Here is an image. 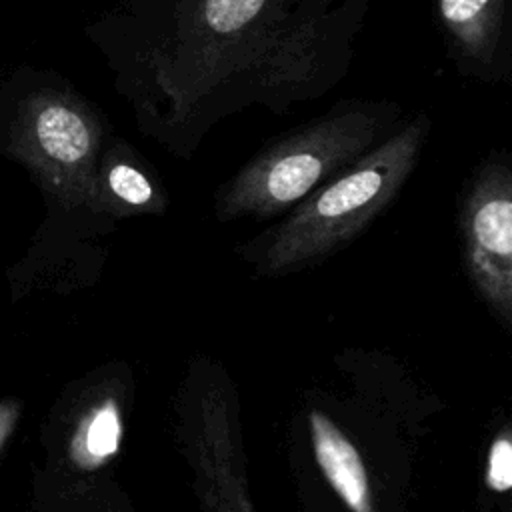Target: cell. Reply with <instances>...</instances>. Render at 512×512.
I'll return each mask as SVG.
<instances>
[{"label":"cell","mask_w":512,"mask_h":512,"mask_svg":"<svg viewBox=\"0 0 512 512\" xmlns=\"http://www.w3.org/2000/svg\"><path fill=\"white\" fill-rule=\"evenodd\" d=\"M372 0H120L100 34L136 132L190 160L228 116L324 98L354 66Z\"/></svg>","instance_id":"obj_1"},{"label":"cell","mask_w":512,"mask_h":512,"mask_svg":"<svg viewBox=\"0 0 512 512\" xmlns=\"http://www.w3.org/2000/svg\"><path fill=\"white\" fill-rule=\"evenodd\" d=\"M404 108L388 98H344L270 138L214 198L220 222L270 218L328 182L388 138L402 122Z\"/></svg>","instance_id":"obj_2"},{"label":"cell","mask_w":512,"mask_h":512,"mask_svg":"<svg viewBox=\"0 0 512 512\" xmlns=\"http://www.w3.org/2000/svg\"><path fill=\"white\" fill-rule=\"evenodd\" d=\"M432 118L420 110L340 174L304 196L288 216L248 246L262 274L304 268L360 236L416 170Z\"/></svg>","instance_id":"obj_3"},{"label":"cell","mask_w":512,"mask_h":512,"mask_svg":"<svg viewBox=\"0 0 512 512\" xmlns=\"http://www.w3.org/2000/svg\"><path fill=\"white\" fill-rule=\"evenodd\" d=\"M102 112L64 86L26 96L12 122V152L64 208H88L110 138Z\"/></svg>","instance_id":"obj_4"},{"label":"cell","mask_w":512,"mask_h":512,"mask_svg":"<svg viewBox=\"0 0 512 512\" xmlns=\"http://www.w3.org/2000/svg\"><path fill=\"white\" fill-rule=\"evenodd\" d=\"M464 270L490 312L512 324V160L492 148L468 176L458 204Z\"/></svg>","instance_id":"obj_5"},{"label":"cell","mask_w":512,"mask_h":512,"mask_svg":"<svg viewBox=\"0 0 512 512\" xmlns=\"http://www.w3.org/2000/svg\"><path fill=\"white\" fill-rule=\"evenodd\" d=\"M182 442L204 512H254L244 476L236 398L224 376L192 382L182 408Z\"/></svg>","instance_id":"obj_6"},{"label":"cell","mask_w":512,"mask_h":512,"mask_svg":"<svg viewBox=\"0 0 512 512\" xmlns=\"http://www.w3.org/2000/svg\"><path fill=\"white\" fill-rule=\"evenodd\" d=\"M510 0H434L446 54L464 80L506 84L512 72Z\"/></svg>","instance_id":"obj_7"},{"label":"cell","mask_w":512,"mask_h":512,"mask_svg":"<svg viewBox=\"0 0 512 512\" xmlns=\"http://www.w3.org/2000/svg\"><path fill=\"white\" fill-rule=\"evenodd\" d=\"M168 196L150 162L126 140L110 136L102 148L90 210L112 218L164 214Z\"/></svg>","instance_id":"obj_8"},{"label":"cell","mask_w":512,"mask_h":512,"mask_svg":"<svg viewBox=\"0 0 512 512\" xmlns=\"http://www.w3.org/2000/svg\"><path fill=\"white\" fill-rule=\"evenodd\" d=\"M316 464L350 512H374L368 470L354 442L322 410L308 412Z\"/></svg>","instance_id":"obj_9"},{"label":"cell","mask_w":512,"mask_h":512,"mask_svg":"<svg viewBox=\"0 0 512 512\" xmlns=\"http://www.w3.org/2000/svg\"><path fill=\"white\" fill-rule=\"evenodd\" d=\"M122 408L116 396L106 394L92 400L78 416L70 440L68 458L82 470L92 472L108 464L122 442Z\"/></svg>","instance_id":"obj_10"},{"label":"cell","mask_w":512,"mask_h":512,"mask_svg":"<svg viewBox=\"0 0 512 512\" xmlns=\"http://www.w3.org/2000/svg\"><path fill=\"white\" fill-rule=\"evenodd\" d=\"M486 486L492 492H508L512 488V434L504 426L492 440L486 458Z\"/></svg>","instance_id":"obj_11"},{"label":"cell","mask_w":512,"mask_h":512,"mask_svg":"<svg viewBox=\"0 0 512 512\" xmlns=\"http://www.w3.org/2000/svg\"><path fill=\"white\" fill-rule=\"evenodd\" d=\"M20 416V404L12 398H4L0 400V450L6 444V440L10 438L16 422Z\"/></svg>","instance_id":"obj_12"}]
</instances>
